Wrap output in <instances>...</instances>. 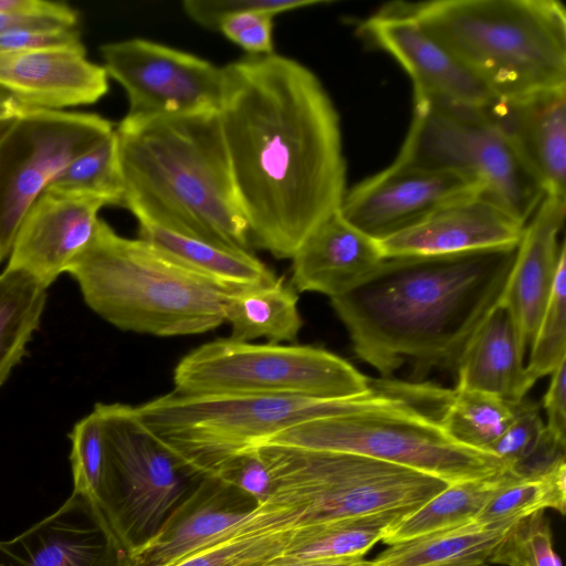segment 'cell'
<instances>
[{
  "label": "cell",
  "instance_id": "6da1fadb",
  "mask_svg": "<svg viewBox=\"0 0 566 566\" xmlns=\"http://www.w3.org/2000/svg\"><path fill=\"white\" fill-rule=\"evenodd\" d=\"M222 69L218 113L250 242L291 259L347 190L339 115L294 59L247 55Z\"/></svg>",
  "mask_w": 566,
  "mask_h": 566
},
{
  "label": "cell",
  "instance_id": "7a4b0ae2",
  "mask_svg": "<svg viewBox=\"0 0 566 566\" xmlns=\"http://www.w3.org/2000/svg\"><path fill=\"white\" fill-rule=\"evenodd\" d=\"M517 247L385 258L331 305L355 354L382 378L406 361L420 374L455 371L469 338L502 296Z\"/></svg>",
  "mask_w": 566,
  "mask_h": 566
},
{
  "label": "cell",
  "instance_id": "3957f363",
  "mask_svg": "<svg viewBox=\"0 0 566 566\" xmlns=\"http://www.w3.org/2000/svg\"><path fill=\"white\" fill-rule=\"evenodd\" d=\"M115 135L122 207L138 222L249 250V228L218 111L124 117Z\"/></svg>",
  "mask_w": 566,
  "mask_h": 566
},
{
  "label": "cell",
  "instance_id": "277c9868",
  "mask_svg": "<svg viewBox=\"0 0 566 566\" xmlns=\"http://www.w3.org/2000/svg\"><path fill=\"white\" fill-rule=\"evenodd\" d=\"M87 306L115 327L160 337L221 326L238 289L208 277L140 239L117 234L104 220L67 266Z\"/></svg>",
  "mask_w": 566,
  "mask_h": 566
},
{
  "label": "cell",
  "instance_id": "5b68a950",
  "mask_svg": "<svg viewBox=\"0 0 566 566\" xmlns=\"http://www.w3.org/2000/svg\"><path fill=\"white\" fill-rule=\"evenodd\" d=\"M495 96L566 87V9L556 0L406 2Z\"/></svg>",
  "mask_w": 566,
  "mask_h": 566
},
{
  "label": "cell",
  "instance_id": "8992f818",
  "mask_svg": "<svg viewBox=\"0 0 566 566\" xmlns=\"http://www.w3.org/2000/svg\"><path fill=\"white\" fill-rule=\"evenodd\" d=\"M412 403L402 386L373 379V390L352 399L171 391L136 410L143 422L202 475L235 455L313 419Z\"/></svg>",
  "mask_w": 566,
  "mask_h": 566
},
{
  "label": "cell",
  "instance_id": "52a82bcc",
  "mask_svg": "<svg viewBox=\"0 0 566 566\" xmlns=\"http://www.w3.org/2000/svg\"><path fill=\"white\" fill-rule=\"evenodd\" d=\"M255 448L273 483L264 502L295 528L384 512L408 514L449 485L429 474L355 453Z\"/></svg>",
  "mask_w": 566,
  "mask_h": 566
},
{
  "label": "cell",
  "instance_id": "ba28073f",
  "mask_svg": "<svg viewBox=\"0 0 566 566\" xmlns=\"http://www.w3.org/2000/svg\"><path fill=\"white\" fill-rule=\"evenodd\" d=\"M106 442V467L92 502L133 555L206 476L140 419L136 407L96 403Z\"/></svg>",
  "mask_w": 566,
  "mask_h": 566
},
{
  "label": "cell",
  "instance_id": "9c48e42d",
  "mask_svg": "<svg viewBox=\"0 0 566 566\" xmlns=\"http://www.w3.org/2000/svg\"><path fill=\"white\" fill-rule=\"evenodd\" d=\"M427 411L421 406L403 403L313 419L281 431L260 446L355 453L419 471L448 484L493 476L509 469L495 454L452 440Z\"/></svg>",
  "mask_w": 566,
  "mask_h": 566
},
{
  "label": "cell",
  "instance_id": "30bf717a",
  "mask_svg": "<svg viewBox=\"0 0 566 566\" xmlns=\"http://www.w3.org/2000/svg\"><path fill=\"white\" fill-rule=\"evenodd\" d=\"M175 391L317 399H352L373 390V379L342 357L308 345L216 339L193 349L174 370Z\"/></svg>",
  "mask_w": 566,
  "mask_h": 566
},
{
  "label": "cell",
  "instance_id": "8fae6325",
  "mask_svg": "<svg viewBox=\"0 0 566 566\" xmlns=\"http://www.w3.org/2000/svg\"><path fill=\"white\" fill-rule=\"evenodd\" d=\"M396 163L460 175L522 222L545 191L482 107L413 96V116Z\"/></svg>",
  "mask_w": 566,
  "mask_h": 566
},
{
  "label": "cell",
  "instance_id": "7c38bea8",
  "mask_svg": "<svg viewBox=\"0 0 566 566\" xmlns=\"http://www.w3.org/2000/svg\"><path fill=\"white\" fill-rule=\"evenodd\" d=\"M93 113L23 106L0 122V262L33 202L81 154L114 132Z\"/></svg>",
  "mask_w": 566,
  "mask_h": 566
},
{
  "label": "cell",
  "instance_id": "4fadbf2b",
  "mask_svg": "<svg viewBox=\"0 0 566 566\" xmlns=\"http://www.w3.org/2000/svg\"><path fill=\"white\" fill-rule=\"evenodd\" d=\"M104 69L125 91L127 119L218 111L223 69L192 53L147 39L103 44Z\"/></svg>",
  "mask_w": 566,
  "mask_h": 566
},
{
  "label": "cell",
  "instance_id": "5bb4252c",
  "mask_svg": "<svg viewBox=\"0 0 566 566\" xmlns=\"http://www.w3.org/2000/svg\"><path fill=\"white\" fill-rule=\"evenodd\" d=\"M476 192H483L480 186L460 175L394 161L346 190L338 212L353 227L381 241Z\"/></svg>",
  "mask_w": 566,
  "mask_h": 566
},
{
  "label": "cell",
  "instance_id": "9a60e30c",
  "mask_svg": "<svg viewBox=\"0 0 566 566\" xmlns=\"http://www.w3.org/2000/svg\"><path fill=\"white\" fill-rule=\"evenodd\" d=\"M358 33L403 67L413 83V96L473 107L496 97L423 29L406 1L382 6L361 21Z\"/></svg>",
  "mask_w": 566,
  "mask_h": 566
},
{
  "label": "cell",
  "instance_id": "2e32d148",
  "mask_svg": "<svg viewBox=\"0 0 566 566\" xmlns=\"http://www.w3.org/2000/svg\"><path fill=\"white\" fill-rule=\"evenodd\" d=\"M0 566H134L96 505L73 491L51 515L0 541Z\"/></svg>",
  "mask_w": 566,
  "mask_h": 566
},
{
  "label": "cell",
  "instance_id": "e0dca14e",
  "mask_svg": "<svg viewBox=\"0 0 566 566\" xmlns=\"http://www.w3.org/2000/svg\"><path fill=\"white\" fill-rule=\"evenodd\" d=\"M104 206L95 197L46 189L23 217L6 268L48 289L90 244Z\"/></svg>",
  "mask_w": 566,
  "mask_h": 566
},
{
  "label": "cell",
  "instance_id": "ac0fdd59",
  "mask_svg": "<svg viewBox=\"0 0 566 566\" xmlns=\"http://www.w3.org/2000/svg\"><path fill=\"white\" fill-rule=\"evenodd\" d=\"M525 224L483 192H476L438 208L379 243L386 258L462 253L516 245Z\"/></svg>",
  "mask_w": 566,
  "mask_h": 566
},
{
  "label": "cell",
  "instance_id": "d6986e66",
  "mask_svg": "<svg viewBox=\"0 0 566 566\" xmlns=\"http://www.w3.org/2000/svg\"><path fill=\"white\" fill-rule=\"evenodd\" d=\"M108 78L82 43L0 52V90L27 107L64 111L94 104L108 92Z\"/></svg>",
  "mask_w": 566,
  "mask_h": 566
},
{
  "label": "cell",
  "instance_id": "ffe728a7",
  "mask_svg": "<svg viewBox=\"0 0 566 566\" xmlns=\"http://www.w3.org/2000/svg\"><path fill=\"white\" fill-rule=\"evenodd\" d=\"M482 109L545 195L566 197V87L496 96Z\"/></svg>",
  "mask_w": 566,
  "mask_h": 566
},
{
  "label": "cell",
  "instance_id": "44dd1931",
  "mask_svg": "<svg viewBox=\"0 0 566 566\" xmlns=\"http://www.w3.org/2000/svg\"><path fill=\"white\" fill-rule=\"evenodd\" d=\"M258 501L217 475H206L157 534L132 555L134 566H169L217 542L252 513Z\"/></svg>",
  "mask_w": 566,
  "mask_h": 566
},
{
  "label": "cell",
  "instance_id": "7402d4cb",
  "mask_svg": "<svg viewBox=\"0 0 566 566\" xmlns=\"http://www.w3.org/2000/svg\"><path fill=\"white\" fill-rule=\"evenodd\" d=\"M566 214V197L545 195L526 222L500 303L509 311L526 356L549 298L565 242L558 234Z\"/></svg>",
  "mask_w": 566,
  "mask_h": 566
},
{
  "label": "cell",
  "instance_id": "603a6c76",
  "mask_svg": "<svg viewBox=\"0 0 566 566\" xmlns=\"http://www.w3.org/2000/svg\"><path fill=\"white\" fill-rule=\"evenodd\" d=\"M385 258L379 241L353 227L336 211L306 237L291 258V285L296 292L338 297Z\"/></svg>",
  "mask_w": 566,
  "mask_h": 566
},
{
  "label": "cell",
  "instance_id": "cb8c5ba5",
  "mask_svg": "<svg viewBox=\"0 0 566 566\" xmlns=\"http://www.w3.org/2000/svg\"><path fill=\"white\" fill-rule=\"evenodd\" d=\"M455 389L481 391L507 401L525 398L531 389L525 378L514 322L499 303L469 338L458 361Z\"/></svg>",
  "mask_w": 566,
  "mask_h": 566
},
{
  "label": "cell",
  "instance_id": "d4e9b609",
  "mask_svg": "<svg viewBox=\"0 0 566 566\" xmlns=\"http://www.w3.org/2000/svg\"><path fill=\"white\" fill-rule=\"evenodd\" d=\"M520 520L468 521L389 545L370 566H489Z\"/></svg>",
  "mask_w": 566,
  "mask_h": 566
},
{
  "label": "cell",
  "instance_id": "484cf974",
  "mask_svg": "<svg viewBox=\"0 0 566 566\" xmlns=\"http://www.w3.org/2000/svg\"><path fill=\"white\" fill-rule=\"evenodd\" d=\"M138 239L186 266L233 289L273 282L276 276L250 250L232 249L138 222Z\"/></svg>",
  "mask_w": 566,
  "mask_h": 566
},
{
  "label": "cell",
  "instance_id": "4316f807",
  "mask_svg": "<svg viewBox=\"0 0 566 566\" xmlns=\"http://www.w3.org/2000/svg\"><path fill=\"white\" fill-rule=\"evenodd\" d=\"M297 303L296 291L283 277L235 290L226 305L229 338L245 343L259 338L269 344L294 342L303 325Z\"/></svg>",
  "mask_w": 566,
  "mask_h": 566
},
{
  "label": "cell",
  "instance_id": "83f0119b",
  "mask_svg": "<svg viewBox=\"0 0 566 566\" xmlns=\"http://www.w3.org/2000/svg\"><path fill=\"white\" fill-rule=\"evenodd\" d=\"M510 474L449 484L424 504L391 523L381 542L391 545L473 520Z\"/></svg>",
  "mask_w": 566,
  "mask_h": 566
},
{
  "label": "cell",
  "instance_id": "f1b7e54d",
  "mask_svg": "<svg viewBox=\"0 0 566 566\" xmlns=\"http://www.w3.org/2000/svg\"><path fill=\"white\" fill-rule=\"evenodd\" d=\"M403 515L384 512L304 527L285 552L284 564L363 558Z\"/></svg>",
  "mask_w": 566,
  "mask_h": 566
},
{
  "label": "cell",
  "instance_id": "f546056e",
  "mask_svg": "<svg viewBox=\"0 0 566 566\" xmlns=\"http://www.w3.org/2000/svg\"><path fill=\"white\" fill-rule=\"evenodd\" d=\"M46 290L22 271L6 268L0 274V387L40 324Z\"/></svg>",
  "mask_w": 566,
  "mask_h": 566
},
{
  "label": "cell",
  "instance_id": "4dcf8cb0",
  "mask_svg": "<svg viewBox=\"0 0 566 566\" xmlns=\"http://www.w3.org/2000/svg\"><path fill=\"white\" fill-rule=\"evenodd\" d=\"M546 509L565 514V458L556 460L542 471L527 474H520L510 469L506 481L473 520L481 523L521 520Z\"/></svg>",
  "mask_w": 566,
  "mask_h": 566
},
{
  "label": "cell",
  "instance_id": "1f68e13d",
  "mask_svg": "<svg viewBox=\"0 0 566 566\" xmlns=\"http://www.w3.org/2000/svg\"><path fill=\"white\" fill-rule=\"evenodd\" d=\"M515 405L494 395L454 388L438 422L455 442L489 452L514 419Z\"/></svg>",
  "mask_w": 566,
  "mask_h": 566
},
{
  "label": "cell",
  "instance_id": "d6a6232c",
  "mask_svg": "<svg viewBox=\"0 0 566 566\" xmlns=\"http://www.w3.org/2000/svg\"><path fill=\"white\" fill-rule=\"evenodd\" d=\"M300 530L242 532L237 524L228 536L169 566H279Z\"/></svg>",
  "mask_w": 566,
  "mask_h": 566
},
{
  "label": "cell",
  "instance_id": "836d02e7",
  "mask_svg": "<svg viewBox=\"0 0 566 566\" xmlns=\"http://www.w3.org/2000/svg\"><path fill=\"white\" fill-rule=\"evenodd\" d=\"M489 452L520 474L542 471L565 458V451L555 448L546 438L539 406L526 398L516 401L514 419Z\"/></svg>",
  "mask_w": 566,
  "mask_h": 566
},
{
  "label": "cell",
  "instance_id": "e575fe53",
  "mask_svg": "<svg viewBox=\"0 0 566 566\" xmlns=\"http://www.w3.org/2000/svg\"><path fill=\"white\" fill-rule=\"evenodd\" d=\"M123 205V182L114 132L76 157L46 188Z\"/></svg>",
  "mask_w": 566,
  "mask_h": 566
},
{
  "label": "cell",
  "instance_id": "d590c367",
  "mask_svg": "<svg viewBox=\"0 0 566 566\" xmlns=\"http://www.w3.org/2000/svg\"><path fill=\"white\" fill-rule=\"evenodd\" d=\"M525 378L530 388L566 360V248L563 247L549 298L539 319Z\"/></svg>",
  "mask_w": 566,
  "mask_h": 566
},
{
  "label": "cell",
  "instance_id": "8d00e7d4",
  "mask_svg": "<svg viewBox=\"0 0 566 566\" xmlns=\"http://www.w3.org/2000/svg\"><path fill=\"white\" fill-rule=\"evenodd\" d=\"M70 439L73 491L92 501L101 486L106 467L104 429L95 409L74 424Z\"/></svg>",
  "mask_w": 566,
  "mask_h": 566
},
{
  "label": "cell",
  "instance_id": "74e56055",
  "mask_svg": "<svg viewBox=\"0 0 566 566\" xmlns=\"http://www.w3.org/2000/svg\"><path fill=\"white\" fill-rule=\"evenodd\" d=\"M492 564L511 566H562L553 546L549 522L544 512L521 518L502 543Z\"/></svg>",
  "mask_w": 566,
  "mask_h": 566
},
{
  "label": "cell",
  "instance_id": "f35d334b",
  "mask_svg": "<svg viewBox=\"0 0 566 566\" xmlns=\"http://www.w3.org/2000/svg\"><path fill=\"white\" fill-rule=\"evenodd\" d=\"M328 3L325 0H185L182 10L195 23L209 30L233 14L261 10L276 15L292 10Z\"/></svg>",
  "mask_w": 566,
  "mask_h": 566
},
{
  "label": "cell",
  "instance_id": "ab89813d",
  "mask_svg": "<svg viewBox=\"0 0 566 566\" xmlns=\"http://www.w3.org/2000/svg\"><path fill=\"white\" fill-rule=\"evenodd\" d=\"M269 11H244L224 19L218 27L228 40L240 46L249 56L274 53V17Z\"/></svg>",
  "mask_w": 566,
  "mask_h": 566
},
{
  "label": "cell",
  "instance_id": "60d3db41",
  "mask_svg": "<svg viewBox=\"0 0 566 566\" xmlns=\"http://www.w3.org/2000/svg\"><path fill=\"white\" fill-rule=\"evenodd\" d=\"M264 502L272 492L273 483L266 461L258 448L249 449L224 463L213 474Z\"/></svg>",
  "mask_w": 566,
  "mask_h": 566
},
{
  "label": "cell",
  "instance_id": "b9f144b4",
  "mask_svg": "<svg viewBox=\"0 0 566 566\" xmlns=\"http://www.w3.org/2000/svg\"><path fill=\"white\" fill-rule=\"evenodd\" d=\"M547 422L545 434L551 444L565 451L566 442V360L551 374L549 386L543 399Z\"/></svg>",
  "mask_w": 566,
  "mask_h": 566
},
{
  "label": "cell",
  "instance_id": "7bdbcfd3",
  "mask_svg": "<svg viewBox=\"0 0 566 566\" xmlns=\"http://www.w3.org/2000/svg\"><path fill=\"white\" fill-rule=\"evenodd\" d=\"M80 33L74 29L36 30L19 29L0 33V52H17L80 44Z\"/></svg>",
  "mask_w": 566,
  "mask_h": 566
},
{
  "label": "cell",
  "instance_id": "ee69618b",
  "mask_svg": "<svg viewBox=\"0 0 566 566\" xmlns=\"http://www.w3.org/2000/svg\"><path fill=\"white\" fill-rule=\"evenodd\" d=\"M77 13L70 6H62L50 12L41 13H0V33L19 30H61L74 28Z\"/></svg>",
  "mask_w": 566,
  "mask_h": 566
},
{
  "label": "cell",
  "instance_id": "f6af8a7d",
  "mask_svg": "<svg viewBox=\"0 0 566 566\" xmlns=\"http://www.w3.org/2000/svg\"><path fill=\"white\" fill-rule=\"evenodd\" d=\"M63 2L42 0H0V13H41L59 9Z\"/></svg>",
  "mask_w": 566,
  "mask_h": 566
},
{
  "label": "cell",
  "instance_id": "bcb514c9",
  "mask_svg": "<svg viewBox=\"0 0 566 566\" xmlns=\"http://www.w3.org/2000/svg\"><path fill=\"white\" fill-rule=\"evenodd\" d=\"M279 566H370V560L363 558L337 559V560H314L290 563Z\"/></svg>",
  "mask_w": 566,
  "mask_h": 566
},
{
  "label": "cell",
  "instance_id": "7dc6e473",
  "mask_svg": "<svg viewBox=\"0 0 566 566\" xmlns=\"http://www.w3.org/2000/svg\"><path fill=\"white\" fill-rule=\"evenodd\" d=\"M23 105H21L9 93L0 90V122L15 116Z\"/></svg>",
  "mask_w": 566,
  "mask_h": 566
},
{
  "label": "cell",
  "instance_id": "c3c4849f",
  "mask_svg": "<svg viewBox=\"0 0 566 566\" xmlns=\"http://www.w3.org/2000/svg\"><path fill=\"white\" fill-rule=\"evenodd\" d=\"M511 566H518V565H516V564H512Z\"/></svg>",
  "mask_w": 566,
  "mask_h": 566
}]
</instances>
